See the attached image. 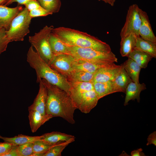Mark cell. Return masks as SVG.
Instances as JSON below:
<instances>
[{
  "instance_id": "obj_5",
  "label": "cell",
  "mask_w": 156,
  "mask_h": 156,
  "mask_svg": "<svg viewBox=\"0 0 156 156\" xmlns=\"http://www.w3.org/2000/svg\"><path fill=\"white\" fill-rule=\"evenodd\" d=\"M65 44L68 47V54L71 55L76 60L101 64H112L118 62L117 58L112 51H103Z\"/></svg>"
},
{
  "instance_id": "obj_37",
  "label": "cell",
  "mask_w": 156,
  "mask_h": 156,
  "mask_svg": "<svg viewBox=\"0 0 156 156\" xmlns=\"http://www.w3.org/2000/svg\"><path fill=\"white\" fill-rule=\"evenodd\" d=\"M29 0H9L4 5L5 6L8 5L14 2H17L20 5H24L27 1Z\"/></svg>"
},
{
  "instance_id": "obj_25",
  "label": "cell",
  "mask_w": 156,
  "mask_h": 156,
  "mask_svg": "<svg viewBox=\"0 0 156 156\" xmlns=\"http://www.w3.org/2000/svg\"><path fill=\"white\" fill-rule=\"evenodd\" d=\"M41 138V136H31L21 134L11 138L4 137L0 135V139L4 142L18 146L28 142H34L36 141L40 140Z\"/></svg>"
},
{
  "instance_id": "obj_10",
  "label": "cell",
  "mask_w": 156,
  "mask_h": 156,
  "mask_svg": "<svg viewBox=\"0 0 156 156\" xmlns=\"http://www.w3.org/2000/svg\"><path fill=\"white\" fill-rule=\"evenodd\" d=\"M122 64L117 65L114 63L108 66L102 68L94 74L92 82H105L114 80L120 70Z\"/></svg>"
},
{
  "instance_id": "obj_39",
  "label": "cell",
  "mask_w": 156,
  "mask_h": 156,
  "mask_svg": "<svg viewBox=\"0 0 156 156\" xmlns=\"http://www.w3.org/2000/svg\"><path fill=\"white\" fill-rule=\"evenodd\" d=\"M99 1H102L105 3L109 4L112 6H113L114 5V3L116 0H98Z\"/></svg>"
},
{
  "instance_id": "obj_21",
  "label": "cell",
  "mask_w": 156,
  "mask_h": 156,
  "mask_svg": "<svg viewBox=\"0 0 156 156\" xmlns=\"http://www.w3.org/2000/svg\"><path fill=\"white\" fill-rule=\"evenodd\" d=\"M49 41L52 51L55 56L62 54H68V48L67 46L52 32Z\"/></svg>"
},
{
  "instance_id": "obj_27",
  "label": "cell",
  "mask_w": 156,
  "mask_h": 156,
  "mask_svg": "<svg viewBox=\"0 0 156 156\" xmlns=\"http://www.w3.org/2000/svg\"><path fill=\"white\" fill-rule=\"evenodd\" d=\"M37 0L42 8L52 14L60 11L61 5V0Z\"/></svg>"
},
{
  "instance_id": "obj_1",
  "label": "cell",
  "mask_w": 156,
  "mask_h": 156,
  "mask_svg": "<svg viewBox=\"0 0 156 156\" xmlns=\"http://www.w3.org/2000/svg\"><path fill=\"white\" fill-rule=\"evenodd\" d=\"M41 79L47 91L46 114L50 115L53 117H61L72 124L75 123L74 114L77 108L70 95L44 79Z\"/></svg>"
},
{
  "instance_id": "obj_31",
  "label": "cell",
  "mask_w": 156,
  "mask_h": 156,
  "mask_svg": "<svg viewBox=\"0 0 156 156\" xmlns=\"http://www.w3.org/2000/svg\"><path fill=\"white\" fill-rule=\"evenodd\" d=\"M10 42L6 36V30L0 27V55L6 51L8 44Z\"/></svg>"
},
{
  "instance_id": "obj_24",
  "label": "cell",
  "mask_w": 156,
  "mask_h": 156,
  "mask_svg": "<svg viewBox=\"0 0 156 156\" xmlns=\"http://www.w3.org/2000/svg\"><path fill=\"white\" fill-rule=\"evenodd\" d=\"M113 63L101 64L75 60L74 66V70H81L91 73H95L100 68L108 66Z\"/></svg>"
},
{
  "instance_id": "obj_6",
  "label": "cell",
  "mask_w": 156,
  "mask_h": 156,
  "mask_svg": "<svg viewBox=\"0 0 156 156\" xmlns=\"http://www.w3.org/2000/svg\"><path fill=\"white\" fill-rule=\"evenodd\" d=\"M53 26L46 25L34 35L29 37V41L41 58L49 66L55 56L53 54L49 43V38Z\"/></svg>"
},
{
  "instance_id": "obj_26",
  "label": "cell",
  "mask_w": 156,
  "mask_h": 156,
  "mask_svg": "<svg viewBox=\"0 0 156 156\" xmlns=\"http://www.w3.org/2000/svg\"><path fill=\"white\" fill-rule=\"evenodd\" d=\"M95 73L74 70L66 78L70 83L83 82H92Z\"/></svg>"
},
{
  "instance_id": "obj_40",
  "label": "cell",
  "mask_w": 156,
  "mask_h": 156,
  "mask_svg": "<svg viewBox=\"0 0 156 156\" xmlns=\"http://www.w3.org/2000/svg\"><path fill=\"white\" fill-rule=\"evenodd\" d=\"M9 0H0V5H4Z\"/></svg>"
},
{
  "instance_id": "obj_23",
  "label": "cell",
  "mask_w": 156,
  "mask_h": 156,
  "mask_svg": "<svg viewBox=\"0 0 156 156\" xmlns=\"http://www.w3.org/2000/svg\"><path fill=\"white\" fill-rule=\"evenodd\" d=\"M133 60L141 68H146L148 62L153 58L148 54L134 49L128 56Z\"/></svg>"
},
{
  "instance_id": "obj_16",
  "label": "cell",
  "mask_w": 156,
  "mask_h": 156,
  "mask_svg": "<svg viewBox=\"0 0 156 156\" xmlns=\"http://www.w3.org/2000/svg\"><path fill=\"white\" fill-rule=\"evenodd\" d=\"M146 89L144 83H136L133 81L127 85L125 91L126 96L124 105H128L129 101L136 99L138 102L140 101V94L141 92Z\"/></svg>"
},
{
  "instance_id": "obj_8",
  "label": "cell",
  "mask_w": 156,
  "mask_h": 156,
  "mask_svg": "<svg viewBox=\"0 0 156 156\" xmlns=\"http://www.w3.org/2000/svg\"><path fill=\"white\" fill-rule=\"evenodd\" d=\"M139 8L136 4L130 6L127 10L126 21L120 33L121 38L131 33L139 36V29L141 23Z\"/></svg>"
},
{
  "instance_id": "obj_15",
  "label": "cell",
  "mask_w": 156,
  "mask_h": 156,
  "mask_svg": "<svg viewBox=\"0 0 156 156\" xmlns=\"http://www.w3.org/2000/svg\"><path fill=\"white\" fill-rule=\"evenodd\" d=\"M28 118L31 130L32 133L36 132L45 122L53 118L51 115H43L38 111L28 109Z\"/></svg>"
},
{
  "instance_id": "obj_7",
  "label": "cell",
  "mask_w": 156,
  "mask_h": 156,
  "mask_svg": "<svg viewBox=\"0 0 156 156\" xmlns=\"http://www.w3.org/2000/svg\"><path fill=\"white\" fill-rule=\"evenodd\" d=\"M31 18L29 11L25 7L13 18L9 29L6 31V36L11 42L23 40L29 33Z\"/></svg>"
},
{
  "instance_id": "obj_4",
  "label": "cell",
  "mask_w": 156,
  "mask_h": 156,
  "mask_svg": "<svg viewBox=\"0 0 156 156\" xmlns=\"http://www.w3.org/2000/svg\"><path fill=\"white\" fill-rule=\"evenodd\" d=\"M70 95L77 109L87 114L97 105L99 100L93 83L83 82L71 83Z\"/></svg>"
},
{
  "instance_id": "obj_19",
  "label": "cell",
  "mask_w": 156,
  "mask_h": 156,
  "mask_svg": "<svg viewBox=\"0 0 156 156\" xmlns=\"http://www.w3.org/2000/svg\"><path fill=\"white\" fill-rule=\"evenodd\" d=\"M128 75L134 82L138 83L139 74L141 68L132 59L128 58L122 64Z\"/></svg>"
},
{
  "instance_id": "obj_9",
  "label": "cell",
  "mask_w": 156,
  "mask_h": 156,
  "mask_svg": "<svg viewBox=\"0 0 156 156\" xmlns=\"http://www.w3.org/2000/svg\"><path fill=\"white\" fill-rule=\"evenodd\" d=\"M75 60L70 55L60 54L55 56L50 65L53 69L67 78L74 70Z\"/></svg>"
},
{
  "instance_id": "obj_30",
  "label": "cell",
  "mask_w": 156,
  "mask_h": 156,
  "mask_svg": "<svg viewBox=\"0 0 156 156\" xmlns=\"http://www.w3.org/2000/svg\"><path fill=\"white\" fill-rule=\"evenodd\" d=\"M54 146L49 145L42 140H37L33 142V152L34 153L44 154V155Z\"/></svg>"
},
{
  "instance_id": "obj_28",
  "label": "cell",
  "mask_w": 156,
  "mask_h": 156,
  "mask_svg": "<svg viewBox=\"0 0 156 156\" xmlns=\"http://www.w3.org/2000/svg\"><path fill=\"white\" fill-rule=\"evenodd\" d=\"M74 141L71 140L54 145L43 156H61L64 149L70 143Z\"/></svg>"
},
{
  "instance_id": "obj_29",
  "label": "cell",
  "mask_w": 156,
  "mask_h": 156,
  "mask_svg": "<svg viewBox=\"0 0 156 156\" xmlns=\"http://www.w3.org/2000/svg\"><path fill=\"white\" fill-rule=\"evenodd\" d=\"M33 142H28L18 146L16 151L18 156H31L34 153Z\"/></svg>"
},
{
  "instance_id": "obj_13",
  "label": "cell",
  "mask_w": 156,
  "mask_h": 156,
  "mask_svg": "<svg viewBox=\"0 0 156 156\" xmlns=\"http://www.w3.org/2000/svg\"><path fill=\"white\" fill-rule=\"evenodd\" d=\"M39 89L38 93L32 104L28 109L36 110L43 115H46V105L47 97L46 86L41 79L39 82Z\"/></svg>"
},
{
  "instance_id": "obj_20",
  "label": "cell",
  "mask_w": 156,
  "mask_h": 156,
  "mask_svg": "<svg viewBox=\"0 0 156 156\" xmlns=\"http://www.w3.org/2000/svg\"><path fill=\"white\" fill-rule=\"evenodd\" d=\"M134 49L146 53L153 58H156V43L144 40L140 36L137 37Z\"/></svg>"
},
{
  "instance_id": "obj_17",
  "label": "cell",
  "mask_w": 156,
  "mask_h": 156,
  "mask_svg": "<svg viewBox=\"0 0 156 156\" xmlns=\"http://www.w3.org/2000/svg\"><path fill=\"white\" fill-rule=\"evenodd\" d=\"M112 81L116 92L124 93L128 84L133 81L124 68L122 64L120 70Z\"/></svg>"
},
{
  "instance_id": "obj_2",
  "label": "cell",
  "mask_w": 156,
  "mask_h": 156,
  "mask_svg": "<svg viewBox=\"0 0 156 156\" xmlns=\"http://www.w3.org/2000/svg\"><path fill=\"white\" fill-rule=\"evenodd\" d=\"M51 32L65 44L81 48L109 52V45L98 38L79 30L64 27L53 28Z\"/></svg>"
},
{
  "instance_id": "obj_11",
  "label": "cell",
  "mask_w": 156,
  "mask_h": 156,
  "mask_svg": "<svg viewBox=\"0 0 156 156\" xmlns=\"http://www.w3.org/2000/svg\"><path fill=\"white\" fill-rule=\"evenodd\" d=\"M23 9L21 6L9 8L0 5V27L8 30L12 20Z\"/></svg>"
},
{
  "instance_id": "obj_14",
  "label": "cell",
  "mask_w": 156,
  "mask_h": 156,
  "mask_svg": "<svg viewBox=\"0 0 156 156\" xmlns=\"http://www.w3.org/2000/svg\"><path fill=\"white\" fill-rule=\"evenodd\" d=\"M41 136L40 140L51 145H56L71 140L75 141V138L73 135L57 131L46 133Z\"/></svg>"
},
{
  "instance_id": "obj_33",
  "label": "cell",
  "mask_w": 156,
  "mask_h": 156,
  "mask_svg": "<svg viewBox=\"0 0 156 156\" xmlns=\"http://www.w3.org/2000/svg\"><path fill=\"white\" fill-rule=\"evenodd\" d=\"M16 146L17 145L4 142L0 143V156H4Z\"/></svg>"
},
{
  "instance_id": "obj_3",
  "label": "cell",
  "mask_w": 156,
  "mask_h": 156,
  "mask_svg": "<svg viewBox=\"0 0 156 156\" xmlns=\"http://www.w3.org/2000/svg\"><path fill=\"white\" fill-rule=\"evenodd\" d=\"M27 60L30 66L36 71L37 82L44 79L51 84L65 91L70 95L71 84L66 78L52 68L44 61L35 51L32 46L27 54Z\"/></svg>"
},
{
  "instance_id": "obj_18",
  "label": "cell",
  "mask_w": 156,
  "mask_h": 156,
  "mask_svg": "<svg viewBox=\"0 0 156 156\" xmlns=\"http://www.w3.org/2000/svg\"><path fill=\"white\" fill-rule=\"evenodd\" d=\"M137 36L135 34L131 33L121 38L120 52L122 56L128 57L134 49Z\"/></svg>"
},
{
  "instance_id": "obj_36",
  "label": "cell",
  "mask_w": 156,
  "mask_h": 156,
  "mask_svg": "<svg viewBox=\"0 0 156 156\" xmlns=\"http://www.w3.org/2000/svg\"><path fill=\"white\" fill-rule=\"evenodd\" d=\"M142 149L141 148L132 151L131 153V156H145L144 154L142 152Z\"/></svg>"
},
{
  "instance_id": "obj_32",
  "label": "cell",
  "mask_w": 156,
  "mask_h": 156,
  "mask_svg": "<svg viewBox=\"0 0 156 156\" xmlns=\"http://www.w3.org/2000/svg\"><path fill=\"white\" fill-rule=\"evenodd\" d=\"M52 14L41 7L29 11V15L32 18L38 16H46Z\"/></svg>"
},
{
  "instance_id": "obj_35",
  "label": "cell",
  "mask_w": 156,
  "mask_h": 156,
  "mask_svg": "<svg viewBox=\"0 0 156 156\" xmlns=\"http://www.w3.org/2000/svg\"><path fill=\"white\" fill-rule=\"evenodd\" d=\"M153 144L156 146V131H154L150 134L147 138V143L146 145L148 146Z\"/></svg>"
},
{
  "instance_id": "obj_12",
  "label": "cell",
  "mask_w": 156,
  "mask_h": 156,
  "mask_svg": "<svg viewBox=\"0 0 156 156\" xmlns=\"http://www.w3.org/2000/svg\"><path fill=\"white\" fill-rule=\"evenodd\" d=\"M141 23L139 29V36L142 38L156 43V37L152 30L147 13L139 9Z\"/></svg>"
},
{
  "instance_id": "obj_38",
  "label": "cell",
  "mask_w": 156,
  "mask_h": 156,
  "mask_svg": "<svg viewBox=\"0 0 156 156\" xmlns=\"http://www.w3.org/2000/svg\"><path fill=\"white\" fill-rule=\"evenodd\" d=\"M18 145L16 146L4 156H18L16 151V148Z\"/></svg>"
},
{
  "instance_id": "obj_22",
  "label": "cell",
  "mask_w": 156,
  "mask_h": 156,
  "mask_svg": "<svg viewBox=\"0 0 156 156\" xmlns=\"http://www.w3.org/2000/svg\"><path fill=\"white\" fill-rule=\"evenodd\" d=\"M94 90L99 99L116 92L112 81L105 82H92Z\"/></svg>"
},
{
  "instance_id": "obj_34",
  "label": "cell",
  "mask_w": 156,
  "mask_h": 156,
  "mask_svg": "<svg viewBox=\"0 0 156 156\" xmlns=\"http://www.w3.org/2000/svg\"><path fill=\"white\" fill-rule=\"evenodd\" d=\"M24 5L29 11L41 7L37 0H29Z\"/></svg>"
}]
</instances>
